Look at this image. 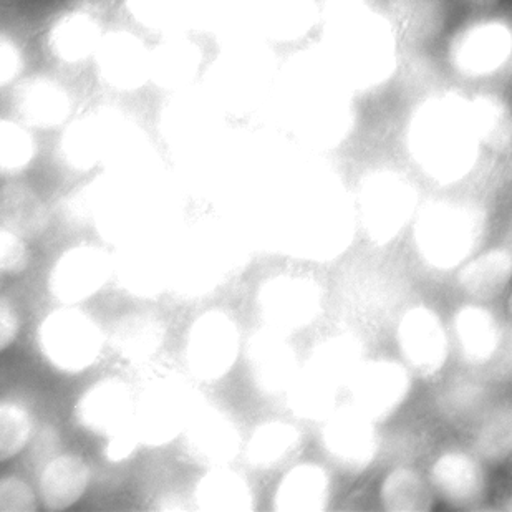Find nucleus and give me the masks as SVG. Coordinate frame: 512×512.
<instances>
[{
  "mask_svg": "<svg viewBox=\"0 0 512 512\" xmlns=\"http://www.w3.org/2000/svg\"><path fill=\"white\" fill-rule=\"evenodd\" d=\"M319 15L324 24L325 58L352 92L382 87L392 77L397 35L368 0H324Z\"/></svg>",
  "mask_w": 512,
  "mask_h": 512,
  "instance_id": "obj_1",
  "label": "nucleus"
},
{
  "mask_svg": "<svg viewBox=\"0 0 512 512\" xmlns=\"http://www.w3.org/2000/svg\"><path fill=\"white\" fill-rule=\"evenodd\" d=\"M279 102L292 128L312 145H339L352 130V88L325 57H300L290 63Z\"/></svg>",
  "mask_w": 512,
  "mask_h": 512,
  "instance_id": "obj_2",
  "label": "nucleus"
},
{
  "mask_svg": "<svg viewBox=\"0 0 512 512\" xmlns=\"http://www.w3.org/2000/svg\"><path fill=\"white\" fill-rule=\"evenodd\" d=\"M408 143L416 163L431 178L441 183L463 178L476 163L481 145L468 100L441 95L423 103L411 120Z\"/></svg>",
  "mask_w": 512,
  "mask_h": 512,
  "instance_id": "obj_3",
  "label": "nucleus"
},
{
  "mask_svg": "<svg viewBox=\"0 0 512 512\" xmlns=\"http://www.w3.org/2000/svg\"><path fill=\"white\" fill-rule=\"evenodd\" d=\"M360 365L362 348L355 340L340 337L322 343L290 385L294 410L307 420L327 418L340 390L352 382Z\"/></svg>",
  "mask_w": 512,
  "mask_h": 512,
  "instance_id": "obj_4",
  "label": "nucleus"
},
{
  "mask_svg": "<svg viewBox=\"0 0 512 512\" xmlns=\"http://www.w3.org/2000/svg\"><path fill=\"white\" fill-rule=\"evenodd\" d=\"M274 57L252 39L232 40L209 70V93L224 107L244 108L257 102L271 87Z\"/></svg>",
  "mask_w": 512,
  "mask_h": 512,
  "instance_id": "obj_5",
  "label": "nucleus"
},
{
  "mask_svg": "<svg viewBox=\"0 0 512 512\" xmlns=\"http://www.w3.org/2000/svg\"><path fill=\"white\" fill-rule=\"evenodd\" d=\"M102 343L98 325L80 310H55L40 325V350L62 372L78 373L90 367Z\"/></svg>",
  "mask_w": 512,
  "mask_h": 512,
  "instance_id": "obj_6",
  "label": "nucleus"
},
{
  "mask_svg": "<svg viewBox=\"0 0 512 512\" xmlns=\"http://www.w3.org/2000/svg\"><path fill=\"white\" fill-rule=\"evenodd\" d=\"M479 236L473 209L456 204H433L421 213L416 239L423 256L438 267H453L468 256Z\"/></svg>",
  "mask_w": 512,
  "mask_h": 512,
  "instance_id": "obj_7",
  "label": "nucleus"
},
{
  "mask_svg": "<svg viewBox=\"0 0 512 512\" xmlns=\"http://www.w3.org/2000/svg\"><path fill=\"white\" fill-rule=\"evenodd\" d=\"M508 25L499 20L479 22L461 30L451 40L448 60L463 77H489L499 72L511 57Z\"/></svg>",
  "mask_w": 512,
  "mask_h": 512,
  "instance_id": "obj_8",
  "label": "nucleus"
},
{
  "mask_svg": "<svg viewBox=\"0 0 512 512\" xmlns=\"http://www.w3.org/2000/svg\"><path fill=\"white\" fill-rule=\"evenodd\" d=\"M415 206V193L406 179L395 173H377L362 188V211L368 232L377 241L397 236Z\"/></svg>",
  "mask_w": 512,
  "mask_h": 512,
  "instance_id": "obj_9",
  "label": "nucleus"
},
{
  "mask_svg": "<svg viewBox=\"0 0 512 512\" xmlns=\"http://www.w3.org/2000/svg\"><path fill=\"white\" fill-rule=\"evenodd\" d=\"M319 307V287L304 277H277L262 287V314L279 332L304 329Z\"/></svg>",
  "mask_w": 512,
  "mask_h": 512,
  "instance_id": "obj_10",
  "label": "nucleus"
},
{
  "mask_svg": "<svg viewBox=\"0 0 512 512\" xmlns=\"http://www.w3.org/2000/svg\"><path fill=\"white\" fill-rule=\"evenodd\" d=\"M239 335L228 315L211 312L194 325L188 357L198 377L216 380L229 372L237 357Z\"/></svg>",
  "mask_w": 512,
  "mask_h": 512,
  "instance_id": "obj_11",
  "label": "nucleus"
},
{
  "mask_svg": "<svg viewBox=\"0 0 512 512\" xmlns=\"http://www.w3.org/2000/svg\"><path fill=\"white\" fill-rule=\"evenodd\" d=\"M110 276V261L95 246L73 247L65 252L50 272L49 287L57 299L73 304L102 289Z\"/></svg>",
  "mask_w": 512,
  "mask_h": 512,
  "instance_id": "obj_12",
  "label": "nucleus"
},
{
  "mask_svg": "<svg viewBox=\"0 0 512 512\" xmlns=\"http://www.w3.org/2000/svg\"><path fill=\"white\" fill-rule=\"evenodd\" d=\"M327 418L324 443L330 456L350 471L367 468L377 453L372 420L355 406L334 410Z\"/></svg>",
  "mask_w": 512,
  "mask_h": 512,
  "instance_id": "obj_13",
  "label": "nucleus"
},
{
  "mask_svg": "<svg viewBox=\"0 0 512 512\" xmlns=\"http://www.w3.org/2000/svg\"><path fill=\"white\" fill-rule=\"evenodd\" d=\"M350 383L353 406L370 420L383 418L397 410L410 388L405 368L393 362L362 363Z\"/></svg>",
  "mask_w": 512,
  "mask_h": 512,
  "instance_id": "obj_14",
  "label": "nucleus"
},
{
  "mask_svg": "<svg viewBox=\"0 0 512 512\" xmlns=\"http://www.w3.org/2000/svg\"><path fill=\"white\" fill-rule=\"evenodd\" d=\"M95 58L103 80L116 90L131 92L150 78V52L135 35H105L95 50Z\"/></svg>",
  "mask_w": 512,
  "mask_h": 512,
  "instance_id": "obj_15",
  "label": "nucleus"
},
{
  "mask_svg": "<svg viewBox=\"0 0 512 512\" xmlns=\"http://www.w3.org/2000/svg\"><path fill=\"white\" fill-rule=\"evenodd\" d=\"M252 377L266 393L289 392L297 375L294 350L285 340L284 332L261 330L252 337L247 350Z\"/></svg>",
  "mask_w": 512,
  "mask_h": 512,
  "instance_id": "obj_16",
  "label": "nucleus"
},
{
  "mask_svg": "<svg viewBox=\"0 0 512 512\" xmlns=\"http://www.w3.org/2000/svg\"><path fill=\"white\" fill-rule=\"evenodd\" d=\"M188 445L199 463L219 468L237 455L239 433L234 421L223 411L213 406L198 408L189 418Z\"/></svg>",
  "mask_w": 512,
  "mask_h": 512,
  "instance_id": "obj_17",
  "label": "nucleus"
},
{
  "mask_svg": "<svg viewBox=\"0 0 512 512\" xmlns=\"http://www.w3.org/2000/svg\"><path fill=\"white\" fill-rule=\"evenodd\" d=\"M14 110L25 125L54 130L67 120L72 102L67 90L47 77H29L15 87Z\"/></svg>",
  "mask_w": 512,
  "mask_h": 512,
  "instance_id": "obj_18",
  "label": "nucleus"
},
{
  "mask_svg": "<svg viewBox=\"0 0 512 512\" xmlns=\"http://www.w3.org/2000/svg\"><path fill=\"white\" fill-rule=\"evenodd\" d=\"M400 343L411 367L423 375L435 373L445 362V330L431 310L413 309L403 317Z\"/></svg>",
  "mask_w": 512,
  "mask_h": 512,
  "instance_id": "obj_19",
  "label": "nucleus"
},
{
  "mask_svg": "<svg viewBox=\"0 0 512 512\" xmlns=\"http://www.w3.org/2000/svg\"><path fill=\"white\" fill-rule=\"evenodd\" d=\"M247 15L267 39H302L315 24L319 10L314 0H247Z\"/></svg>",
  "mask_w": 512,
  "mask_h": 512,
  "instance_id": "obj_20",
  "label": "nucleus"
},
{
  "mask_svg": "<svg viewBox=\"0 0 512 512\" xmlns=\"http://www.w3.org/2000/svg\"><path fill=\"white\" fill-rule=\"evenodd\" d=\"M90 483V469L80 456L63 455L47 464L40 476L39 499L42 508L58 512L72 508Z\"/></svg>",
  "mask_w": 512,
  "mask_h": 512,
  "instance_id": "obj_21",
  "label": "nucleus"
},
{
  "mask_svg": "<svg viewBox=\"0 0 512 512\" xmlns=\"http://www.w3.org/2000/svg\"><path fill=\"white\" fill-rule=\"evenodd\" d=\"M49 224V211L29 184L12 181L0 188V226L12 234L34 241Z\"/></svg>",
  "mask_w": 512,
  "mask_h": 512,
  "instance_id": "obj_22",
  "label": "nucleus"
},
{
  "mask_svg": "<svg viewBox=\"0 0 512 512\" xmlns=\"http://www.w3.org/2000/svg\"><path fill=\"white\" fill-rule=\"evenodd\" d=\"M130 413V392L118 380H105L78 401L75 416L85 430L102 435L118 428Z\"/></svg>",
  "mask_w": 512,
  "mask_h": 512,
  "instance_id": "obj_23",
  "label": "nucleus"
},
{
  "mask_svg": "<svg viewBox=\"0 0 512 512\" xmlns=\"http://www.w3.org/2000/svg\"><path fill=\"white\" fill-rule=\"evenodd\" d=\"M102 29L92 15L70 12L52 25L49 32V49L60 62L82 63L95 55Z\"/></svg>",
  "mask_w": 512,
  "mask_h": 512,
  "instance_id": "obj_24",
  "label": "nucleus"
},
{
  "mask_svg": "<svg viewBox=\"0 0 512 512\" xmlns=\"http://www.w3.org/2000/svg\"><path fill=\"white\" fill-rule=\"evenodd\" d=\"M201 65V52L191 40L174 35L156 47L150 54V77L165 88H183L188 85Z\"/></svg>",
  "mask_w": 512,
  "mask_h": 512,
  "instance_id": "obj_25",
  "label": "nucleus"
},
{
  "mask_svg": "<svg viewBox=\"0 0 512 512\" xmlns=\"http://www.w3.org/2000/svg\"><path fill=\"white\" fill-rule=\"evenodd\" d=\"M329 499V478L314 464H302L292 469L277 489L279 511H322Z\"/></svg>",
  "mask_w": 512,
  "mask_h": 512,
  "instance_id": "obj_26",
  "label": "nucleus"
},
{
  "mask_svg": "<svg viewBox=\"0 0 512 512\" xmlns=\"http://www.w3.org/2000/svg\"><path fill=\"white\" fill-rule=\"evenodd\" d=\"M433 483L438 493L458 508L473 506L483 493V476L468 456L451 453L435 464Z\"/></svg>",
  "mask_w": 512,
  "mask_h": 512,
  "instance_id": "obj_27",
  "label": "nucleus"
},
{
  "mask_svg": "<svg viewBox=\"0 0 512 512\" xmlns=\"http://www.w3.org/2000/svg\"><path fill=\"white\" fill-rule=\"evenodd\" d=\"M297 219V231L300 232L304 246L312 251H324L340 239L342 204L330 194H312L304 208H300Z\"/></svg>",
  "mask_w": 512,
  "mask_h": 512,
  "instance_id": "obj_28",
  "label": "nucleus"
},
{
  "mask_svg": "<svg viewBox=\"0 0 512 512\" xmlns=\"http://www.w3.org/2000/svg\"><path fill=\"white\" fill-rule=\"evenodd\" d=\"M168 120L176 140L194 143L208 141L218 128L219 118L211 95L184 93L174 100Z\"/></svg>",
  "mask_w": 512,
  "mask_h": 512,
  "instance_id": "obj_29",
  "label": "nucleus"
},
{
  "mask_svg": "<svg viewBox=\"0 0 512 512\" xmlns=\"http://www.w3.org/2000/svg\"><path fill=\"white\" fill-rule=\"evenodd\" d=\"M199 508L204 511L246 512L252 509L251 489L239 474L224 466L211 468L196 491Z\"/></svg>",
  "mask_w": 512,
  "mask_h": 512,
  "instance_id": "obj_30",
  "label": "nucleus"
},
{
  "mask_svg": "<svg viewBox=\"0 0 512 512\" xmlns=\"http://www.w3.org/2000/svg\"><path fill=\"white\" fill-rule=\"evenodd\" d=\"M388 22L397 37L410 44H423L440 32L445 12L438 0H397Z\"/></svg>",
  "mask_w": 512,
  "mask_h": 512,
  "instance_id": "obj_31",
  "label": "nucleus"
},
{
  "mask_svg": "<svg viewBox=\"0 0 512 512\" xmlns=\"http://www.w3.org/2000/svg\"><path fill=\"white\" fill-rule=\"evenodd\" d=\"M456 332L464 355L471 362H486L493 357L501 342L498 322L481 307L461 310L456 317Z\"/></svg>",
  "mask_w": 512,
  "mask_h": 512,
  "instance_id": "obj_32",
  "label": "nucleus"
},
{
  "mask_svg": "<svg viewBox=\"0 0 512 512\" xmlns=\"http://www.w3.org/2000/svg\"><path fill=\"white\" fill-rule=\"evenodd\" d=\"M299 445L294 426L272 421L257 428L247 446V458L256 468L271 469L284 463Z\"/></svg>",
  "mask_w": 512,
  "mask_h": 512,
  "instance_id": "obj_33",
  "label": "nucleus"
},
{
  "mask_svg": "<svg viewBox=\"0 0 512 512\" xmlns=\"http://www.w3.org/2000/svg\"><path fill=\"white\" fill-rule=\"evenodd\" d=\"M469 115L479 143L493 150H506L511 141V115L501 98L494 95H479L469 100Z\"/></svg>",
  "mask_w": 512,
  "mask_h": 512,
  "instance_id": "obj_34",
  "label": "nucleus"
},
{
  "mask_svg": "<svg viewBox=\"0 0 512 512\" xmlns=\"http://www.w3.org/2000/svg\"><path fill=\"white\" fill-rule=\"evenodd\" d=\"M511 256L506 251H493L471 262L459 277L463 289L476 297L498 294L509 282Z\"/></svg>",
  "mask_w": 512,
  "mask_h": 512,
  "instance_id": "obj_35",
  "label": "nucleus"
},
{
  "mask_svg": "<svg viewBox=\"0 0 512 512\" xmlns=\"http://www.w3.org/2000/svg\"><path fill=\"white\" fill-rule=\"evenodd\" d=\"M382 498L388 511L425 512L431 508L430 488L410 469H397L388 476Z\"/></svg>",
  "mask_w": 512,
  "mask_h": 512,
  "instance_id": "obj_36",
  "label": "nucleus"
},
{
  "mask_svg": "<svg viewBox=\"0 0 512 512\" xmlns=\"http://www.w3.org/2000/svg\"><path fill=\"white\" fill-rule=\"evenodd\" d=\"M35 140L24 126L0 120V178L17 176L35 158Z\"/></svg>",
  "mask_w": 512,
  "mask_h": 512,
  "instance_id": "obj_37",
  "label": "nucleus"
},
{
  "mask_svg": "<svg viewBox=\"0 0 512 512\" xmlns=\"http://www.w3.org/2000/svg\"><path fill=\"white\" fill-rule=\"evenodd\" d=\"M194 0H130L141 24L156 30H176L193 20Z\"/></svg>",
  "mask_w": 512,
  "mask_h": 512,
  "instance_id": "obj_38",
  "label": "nucleus"
},
{
  "mask_svg": "<svg viewBox=\"0 0 512 512\" xmlns=\"http://www.w3.org/2000/svg\"><path fill=\"white\" fill-rule=\"evenodd\" d=\"M194 413L191 401L183 392H161L148 406V430L151 436L170 438L184 420Z\"/></svg>",
  "mask_w": 512,
  "mask_h": 512,
  "instance_id": "obj_39",
  "label": "nucleus"
},
{
  "mask_svg": "<svg viewBox=\"0 0 512 512\" xmlns=\"http://www.w3.org/2000/svg\"><path fill=\"white\" fill-rule=\"evenodd\" d=\"M30 435L29 411L12 401H0V461L19 455L29 443Z\"/></svg>",
  "mask_w": 512,
  "mask_h": 512,
  "instance_id": "obj_40",
  "label": "nucleus"
},
{
  "mask_svg": "<svg viewBox=\"0 0 512 512\" xmlns=\"http://www.w3.org/2000/svg\"><path fill=\"white\" fill-rule=\"evenodd\" d=\"M242 9H246L242 0H194L191 24L214 32L231 30L241 19Z\"/></svg>",
  "mask_w": 512,
  "mask_h": 512,
  "instance_id": "obj_41",
  "label": "nucleus"
},
{
  "mask_svg": "<svg viewBox=\"0 0 512 512\" xmlns=\"http://www.w3.org/2000/svg\"><path fill=\"white\" fill-rule=\"evenodd\" d=\"M511 411L509 408L494 411L479 433V450L489 459L506 458L511 450Z\"/></svg>",
  "mask_w": 512,
  "mask_h": 512,
  "instance_id": "obj_42",
  "label": "nucleus"
},
{
  "mask_svg": "<svg viewBox=\"0 0 512 512\" xmlns=\"http://www.w3.org/2000/svg\"><path fill=\"white\" fill-rule=\"evenodd\" d=\"M39 503L29 484L20 478L0 479V512H35Z\"/></svg>",
  "mask_w": 512,
  "mask_h": 512,
  "instance_id": "obj_43",
  "label": "nucleus"
},
{
  "mask_svg": "<svg viewBox=\"0 0 512 512\" xmlns=\"http://www.w3.org/2000/svg\"><path fill=\"white\" fill-rule=\"evenodd\" d=\"M29 266V249L24 239L0 226V272L19 276Z\"/></svg>",
  "mask_w": 512,
  "mask_h": 512,
  "instance_id": "obj_44",
  "label": "nucleus"
},
{
  "mask_svg": "<svg viewBox=\"0 0 512 512\" xmlns=\"http://www.w3.org/2000/svg\"><path fill=\"white\" fill-rule=\"evenodd\" d=\"M24 70V55L9 35L0 34V88L9 87Z\"/></svg>",
  "mask_w": 512,
  "mask_h": 512,
  "instance_id": "obj_45",
  "label": "nucleus"
},
{
  "mask_svg": "<svg viewBox=\"0 0 512 512\" xmlns=\"http://www.w3.org/2000/svg\"><path fill=\"white\" fill-rule=\"evenodd\" d=\"M121 339H123L121 343H123L126 352L141 355V353L155 350L160 335H158L156 325L151 324V322H138V324L130 325L123 332Z\"/></svg>",
  "mask_w": 512,
  "mask_h": 512,
  "instance_id": "obj_46",
  "label": "nucleus"
},
{
  "mask_svg": "<svg viewBox=\"0 0 512 512\" xmlns=\"http://www.w3.org/2000/svg\"><path fill=\"white\" fill-rule=\"evenodd\" d=\"M20 332V320L14 305L7 299H0V352L9 348Z\"/></svg>",
  "mask_w": 512,
  "mask_h": 512,
  "instance_id": "obj_47",
  "label": "nucleus"
},
{
  "mask_svg": "<svg viewBox=\"0 0 512 512\" xmlns=\"http://www.w3.org/2000/svg\"><path fill=\"white\" fill-rule=\"evenodd\" d=\"M474 7H491V5L498 4L499 0H466Z\"/></svg>",
  "mask_w": 512,
  "mask_h": 512,
  "instance_id": "obj_48",
  "label": "nucleus"
}]
</instances>
